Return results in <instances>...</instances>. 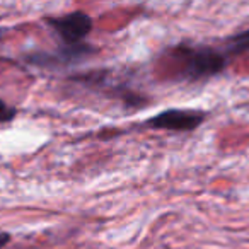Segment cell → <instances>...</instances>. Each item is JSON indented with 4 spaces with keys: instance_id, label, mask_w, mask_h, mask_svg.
Returning <instances> with one entry per match:
<instances>
[{
    "instance_id": "3957f363",
    "label": "cell",
    "mask_w": 249,
    "mask_h": 249,
    "mask_svg": "<svg viewBox=\"0 0 249 249\" xmlns=\"http://www.w3.org/2000/svg\"><path fill=\"white\" fill-rule=\"evenodd\" d=\"M207 118V113L200 109H166L147 120V126L169 132H191L196 130Z\"/></svg>"
},
{
    "instance_id": "7a4b0ae2",
    "label": "cell",
    "mask_w": 249,
    "mask_h": 249,
    "mask_svg": "<svg viewBox=\"0 0 249 249\" xmlns=\"http://www.w3.org/2000/svg\"><path fill=\"white\" fill-rule=\"evenodd\" d=\"M48 24L60 36L63 46H79L84 45V39L92 31V18L86 12H72V14L50 18Z\"/></svg>"
},
{
    "instance_id": "52a82bcc",
    "label": "cell",
    "mask_w": 249,
    "mask_h": 249,
    "mask_svg": "<svg viewBox=\"0 0 249 249\" xmlns=\"http://www.w3.org/2000/svg\"><path fill=\"white\" fill-rule=\"evenodd\" d=\"M9 241H11V234H7V232H0V248H4Z\"/></svg>"
},
{
    "instance_id": "8992f818",
    "label": "cell",
    "mask_w": 249,
    "mask_h": 249,
    "mask_svg": "<svg viewBox=\"0 0 249 249\" xmlns=\"http://www.w3.org/2000/svg\"><path fill=\"white\" fill-rule=\"evenodd\" d=\"M16 114H18V109H16V107L9 106L7 103H4V101L0 99V126L14 120Z\"/></svg>"
},
{
    "instance_id": "5b68a950",
    "label": "cell",
    "mask_w": 249,
    "mask_h": 249,
    "mask_svg": "<svg viewBox=\"0 0 249 249\" xmlns=\"http://www.w3.org/2000/svg\"><path fill=\"white\" fill-rule=\"evenodd\" d=\"M246 52H249V29L232 36V38L225 43V53H227L229 56L241 55V53H246Z\"/></svg>"
},
{
    "instance_id": "6da1fadb",
    "label": "cell",
    "mask_w": 249,
    "mask_h": 249,
    "mask_svg": "<svg viewBox=\"0 0 249 249\" xmlns=\"http://www.w3.org/2000/svg\"><path fill=\"white\" fill-rule=\"evenodd\" d=\"M178 62L179 73L188 80H201L220 73L229 62L225 50L212 46H190L181 45L171 53Z\"/></svg>"
},
{
    "instance_id": "ba28073f",
    "label": "cell",
    "mask_w": 249,
    "mask_h": 249,
    "mask_svg": "<svg viewBox=\"0 0 249 249\" xmlns=\"http://www.w3.org/2000/svg\"><path fill=\"white\" fill-rule=\"evenodd\" d=\"M0 36H2V31H0Z\"/></svg>"
},
{
    "instance_id": "277c9868",
    "label": "cell",
    "mask_w": 249,
    "mask_h": 249,
    "mask_svg": "<svg viewBox=\"0 0 249 249\" xmlns=\"http://www.w3.org/2000/svg\"><path fill=\"white\" fill-rule=\"evenodd\" d=\"M94 48L87 46L86 43L79 46H62L55 53H36V55L28 56V60L36 65H69V63L79 62L84 56L90 55Z\"/></svg>"
}]
</instances>
